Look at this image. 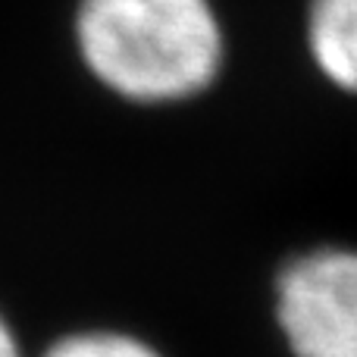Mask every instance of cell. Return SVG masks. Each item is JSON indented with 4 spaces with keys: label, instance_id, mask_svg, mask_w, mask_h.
<instances>
[{
    "label": "cell",
    "instance_id": "obj_3",
    "mask_svg": "<svg viewBox=\"0 0 357 357\" xmlns=\"http://www.w3.org/2000/svg\"><path fill=\"white\" fill-rule=\"evenodd\" d=\"M307 47L335 88L357 94V0H310Z\"/></svg>",
    "mask_w": 357,
    "mask_h": 357
},
{
    "label": "cell",
    "instance_id": "obj_4",
    "mask_svg": "<svg viewBox=\"0 0 357 357\" xmlns=\"http://www.w3.org/2000/svg\"><path fill=\"white\" fill-rule=\"evenodd\" d=\"M35 357H169L157 342L123 326H82L50 339Z\"/></svg>",
    "mask_w": 357,
    "mask_h": 357
},
{
    "label": "cell",
    "instance_id": "obj_2",
    "mask_svg": "<svg viewBox=\"0 0 357 357\" xmlns=\"http://www.w3.org/2000/svg\"><path fill=\"white\" fill-rule=\"evenodd\" d=\"M276 317L295 357H357V251L317 248L291 260Z\"/></svg>",
    "mask_w": 357,
    "mask_h": 357
},
{
    "label": "cell",
    "instance_id": "obj_1",
    "mask_svg": "<svg viewBox=\"0 0 357 357\" xmlns=\"http://www.w3.org/2000/svg\"><path fill=\"white\" fill-rule=\"evenodd\" d=\"M79 44L107 88L144 104L195 98L226 54L210 0H85Z\"/></svg>",
    "mask_w": 357,
    "mask_h": 357
},
{
    "label": "cell",
    "instance_id": "obj_5",
    "mask_svg": "<svg viewBox=\"0 0 357 357\" xmlns=\"http://www.w3.org/2000/svg\"><path fill=\"white\" fill-rule=\"evenodd\" d=\"M0 357H25V348L19 342L13 323L6 320V314L0 310Z\"/></svg>",
    "mask_w": 357,
    "mask_h": 357
}]
</instances>
